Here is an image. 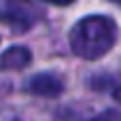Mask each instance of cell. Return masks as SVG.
<instances>
[{"label": "cell", "instance_id": "3", "mask_svg": "<svg viewBox=\"0 0 121 121\" xmlns=\"http://www.w3.org/2000/svg\"><path fill=\"white\" fill-rule=\"evenodd\" d=\"M28 91L43 98H55L64 91V81L53 72H38L28 81Z\"/></svg>", "mask_w": 121, "mask_h": 121}, {"label": "cell", "instance_id": "1", "mask_svg": "<svg viewBox=\"0 0 121 121\" xmlns=\"http://www.w3.org/2000/svg\"><path fill=\"white\" fill-rule=\"evenodd\" d=\"M117 40V26L106 15H89L77 21L68 34L70 49L83 60L106 55Z\"/></svg>", "mask_w": 121, "mask_h": 121}, {"label": "cell", "instance_id": "4", "mask_svg": "<svg viewBox=\"0 0 121 121\" xmlns=\"http://www.w3.org/2000/svg\"><path fill=\"white\" fill-rule=\"evenodd\" d=\"M30 62H32L30 49L23 45H15L0 55V70H23Z\"/></svg>", "mask_w": 121, "mask_h": 121}, {"label": "cell", "instance_id": "2", "mask_svg": "<svg viewBox=\"0 0 121 121\" xmlns=\"http://www.w3.org/2000/svg\"><path fill=\"white\" fill-rule=\"evenodd\" d=\"M0 21L15 32H26V30L32 28L34 15H32V9L26 6V4L4 2V4H0Z\"/></svg>", "mask_w": 121, "mask_h": 121}, {"label": "cell", "instance_id": "6", "mask_svg": "<svg viewBox=\"0 0 121 121\" xmlns=\"http://www.w3.org/2000/svg\"><path fill=\"white\" fill-rule=\"evenodd\" d=\"M113 96H115V100H117V102L121 104V85L117 87V89H115V91H113Z\"/></svg>", "mask_w": 121, "mask_h": 121}, {"label": "cell", "instance_id": "5", "mask_svg": "<svg viewBox=\"0 0 121 121\" xmlns=\"http://www.w3.org/2000/svg\"><path fill=\"white\" fill-rule=\"evenodd\" d=\"M87 121H121V111H117V108H106L100 115H96V117H91V119H87Z\"/></svg>", "mask_w": 121, "mask_h": 121}]
</instances>
